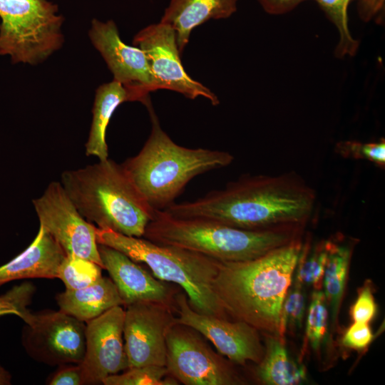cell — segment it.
Instances as JSON below:
<instances>
[{"mask_svg": "<svg viewBox=\"0 0 385 385\" xmlns=\"http://www.w3.org/2000/svg\"><path fill=\"white\" fill-rule=\"evenodd\" d=\"M314 190L297 175L242 177L193 201L163 210L177 217L201 218L250 230L301 229L312 214Z\"/></svg>", "mask_w": 385, "mask_h": 385, "instance_id": "obj_1", "label": "cell"}, {"mask_svg": "<svg viewBox=\"0 0 385 385\" xmlns=\"http://www.w3.org/2000/svg\"><path fill=\"white\" fill-rule=\"evenodd\" d=\"M302 246L297 238L252 260L220 261L213 288L227 314L279 338L282 307Z\"/></svg>", "mask_w": 385, "mask_h": 385, "instance_id": "obj_2", "label": "cell"}, {"mask_svg": "<svg viewBox=\"0 0 385 385\" xmlns=\"http://www.w3.org/2000/svg\"><path fill=\"white\" fill-rule=\"evenodd\" d=\"M145 106L150 134L140 152L121 165L149 205L163 210L174 203L192 178L226 167L234 158L225 151L178 145L162 129L150 101Z\"/></svg>", "mask_w": 385, "mask_h": 385, "instance_id": "obj_3", "label": "cell"}, {"mask_svg": "<svg viewBox=\"0 0 385 385\" xmlns=\"http://www.w3.org/2000/svg\"><path fill=\"white\" fill-rule=\"evenodd\" d=\"M61 183L80 214L101 229L141 237L156 210L144 199L121 164L107 158L64 171Z\"/></svg>", "mask_w": 385, "mask_h": 385, "instance_id": "obj_4", "label": "cell"}, {"mask_svg": "<svg viewBox=\"0 0 385 385\" xmlns=\"http://www.w3.org/2000/svg\"><path fill=\"white\" fill-rule=\"evenodd\" d=\"M299 230H244L210 220L173 217L156 210L143 237L221 262H239L255 259L299 238Z\"/></svg>", "mask_w": 385, "mask_h": 385, "instance_id": "obj_5", "label": "cell"}, {"mask_svg": "<svg viewBox=\"0 0 385 385\" xmlns=\"http://www.w3.org/2000/svg\"><path fill=\"white\" fill-rule=\"evenodd\" d=\"M98 244L115 249L136 262L146 265L158 279L175 284L185 292L196 312L226 318L213 288L219 260L184 248L160 245L145 237L127 236L96 227Z\"/></svg>", "mask_w": 385, "mask_h": 385, "instance_id": "obj_6", "label": "cell"}, {"mask_svg": "<svg viewBox=\"0 0 385 385\" xmlns=\"http://www.w3.org/2000/svg\"><path fill=\"white\" fill-rule=\"evenodd\" d=\"M47 0H0V55L31 65L46 60L63 42V18Z\"/></svg>", "mask_w": 385, "mask_h": 385, "instance_id": "obj_7", "label": "cell"}, {"mask_svg": "<svg viewBox=\"0 0 385 385\" xmlns=\"http://www.w3.org/2000/svg\"><path fill=\"white\" fill-rule=\"evenodd\" d=\"M86 323L59 309L31 314L22 331L26 353L48 366L81 364L86 344Z\"/></svg>", "mask_w": 385, "mask_h": 385, "instance_id": "obj_8", "label": "cell"}, {"mask_svg": "<svg viewBox=\"0 0 385 385\" xmlns=\"http://www.w3.org/2000/svg\"><path fill=\"white\" fill-rule=\"evenodd\" d=\"M33 205L44 228L66 255L91 260L103 269L95 227L78 211L59 182L51 183Z\"/></svg>", "mask_w": 385, "mask_h": 385, "instance_id": "obj_9", "label": "cell"}, {"mask_svg": "<svg viewBox=\"0 0 385 385\" xmlns=\"http://www.w3.org/2000/svg\"><path fill=\"white\" fill-rule=\"evenodd\" d=\"M166 368L185 385H232L239 379L227 362L192 332L176 323L166 336Z\"/></svg>", "mask_w": 385, "mask_h": 385, "instance_id": "obj_10", "label": "cell"}, {"mask_svg": "<svg viewBox=\"0 0 385 385\" xmlns=\"http://www.w3.org/2000/svg\"><path fill=\"white\" fill-rule=\"evenodd\" d=\"M123 339L128 368L166 365V336L175 324L173 306L139 302L125 307Z\"/></svg>", "mask_w": 385, "mask_h": 385, "instance_id": "obj_11", "label": "cell"}, {"mask_svg": "<svg viewBox=\"0 0 385 385\" xmlns=\"http://www.w3.org/2000/svg\"><path fill=\"white\" fill-rule=\"evenodd\" d=\"M133 44L145 53L159 89L173 91L190 99L203 97L213 106L219 103L214 93L185 71L176 34L170 25L160 21L146 26L135 36Z\"/></svg>", "mask_w": 385, "mask_h": 385, "instance_id": "obj_12", "label": "cell"}, {"mask_svg": "<svg viewBox=\"0 0 385 385\" xmlns=\"http://www.w3.org/2000/svg\"><path fill=\"white\" fill-rule=\"evenodd\" d=\"M175 303L176 322L202 334L231 361L245 364L250 361L258 364L262 361L265 348L254 327L240 320L231 322L199 313L190 307L185 293L176 294Z\"/></svg>", "mask_w": 385, "mask_h": 385, "instance_id": "obj_13", "label": "cell"}, {"mask_svg": "<svg viewBox=\"0 0 385 385\" xmlns=\"http://www.w3.org/2000/svg\"><path fill=\"white\" fill-rule=\"evenodd\" d=\"M88 35L113 76L131 94L133 101L146 105L149 93L159 90L144 51L125 44L113 21L93 19Z\"/></svg>", "mask_w": 385, "mask_h": 385, "instance_id": "obj_14", "label": "cell"}, {"mask_svg": "<svg viewBox=\"0 0 385 385\" xmlns=\"http://www.w3.org/2000/svg\"><path fill=\"white\" fill-rule=\"evenodd\" d=\"M125 309L114 307L86 323V352L80 364L84 384H103L128 369L123 339Z\"/></svg>", "mask_w": 385, "mask_h": 385, "instance_id": "obj_15", "label": "cell"}, {"mask_svg": "<svg viewBox=\"0 0 385 385\" xmlns=\"http://www.w3.org/2000/svg\"><path fill=\"white\" fill-rule=\"evenodd\" d=\"M98 252L125 307L139 302H155L173 306L175 294L168 285L121 252L98 244Z\"/></svg>", "mask_w": 385, "mask_h": 385, "instance_id": "obj_16", "label": "cell"}, {"mask_svg": "<svg viewBox=\"0 0 385 385\" xmlns=\"http://www.w3.org/2000/svg\"><path fill=\"white\" fill-rule=\"evenodd\" d=\"M66 253L41 226L33 242L21 253L0 267V286L13 280L58 278Z\"/></svg>", "mask_w": 385, "mask_h": 385, "instance_id": "obj_17", "label": "cell"}, {"mask_svg": "<svg viewBox=\"0 0 385 385\" xmlns=\"http://www.w3.org/2000/svg\"><path fill=\"white\" fill-rule=\"evenodd\" d=\"M237 0H170L160 21L176 34L179 51L187 46L192 30L210 19H227L237 10Z\"/></svg>", "mask_w": 385, "mask_h": 385, "instance_id": "obj_18", "label": "cell"}, {"mask_svg": "<svg viewBox=\"0 0 385 385\" xmlns=\"http://www.w3.org/2000/svg\"><path fill=\"white\" fill-rule=\"evenodd\" d=\"M56 300L61 311L84 322L123 305L113 280L103 277L86 287L66 289L56 296Z\"/></svg>", "mask_w": 385, "mask_h": 385, "instance_id": "obj_19", "label": "cell"}, {"mask_svg": "<svg viewBox=\"0 0 385 385\" xmlns=\"http://www.w3.org/2000/svg\"><path fill=\"white\" fill-rule=\"evenodd\" d=\"M126 101H133L131 94L115 80L103 83L97 88L91 130L86 143V155L96 156L99 160L108 158L106 139L107 127L115 109Z\"/></svg>", "mask_w": 385, "mask_h": 385, "instance_id": "obj_20", "label": "cell"}, {"mask_svg": "<svg viewBox=\"0 0 385 385\" xmlns=\"http://www.w3.org/2000/svg\"><path fill=\"white\" fill-rule=\"evenodd\" d=\"M258 365L257 374L265 384L293 385L306 379L304 368L291 359L284 341L273 335L266 338L265 354Z\"/></svg>", "mask_w": 385, "mask_h": 385, "instance_id": "obj_21", "label": "cell"}, {"mask_svg": "<svg viewBox=\"0 0 385 385\" xmlns=\"http://www.w3.org/2000/svg\"><path fill=\"white\" fill-rule=\"evenodd\" d=\"M352 249L348 244L329 240L328 253L322 279L329 316L333 327L337 324Z\"/></svg>", "mask_w": 385, "mask_h": 385, "instance_id": "obj_22", "label": "cell"}, {"mask_svg": "<svg viewBox=\"0 0 385 385\" xmlns=\"http://www.w3.org/2000/svg\"><path fill=\"white\" fill-rule=\"evenodd\" d=\"M327 17L336 26L339 40L335 48L334 55L338 58L356 55L359 41L352 37L349 29L348 7L353 0H314Z\"/></svg>", "mask_w": 385, "mask_h": 385, "instance_id": "obj_23", "label": "cell"}, {"mask_svg": "<svg viewBox=\"0 0 385 385\" xmlns=\"http://www.w3.org/2000/svg\"><path fill=\"white\" fill-rule=\"evenodd\" d=\"M328 247L329 240L317 243L312 250L308 240L302 243L294 272L295 278L304 286L321 289Z\"/></svg>", "mask_w": 385, "mask_h": 385, "instance_id": "obj_24", "label": "cell"}, {"mask_svg": "<svg viewBox=\"0 0 385 385\" xmlns=\"http://www.w3.org/2000/svg\"><path fill=\"white\" fill-rule=\"evenodd\" d=\"M102 267L98 264L74 255H66L58 270V278L66 289L86 287L101 279Z\"/></svg>", "mask_w": 385, "mask_h": 385, "instance_id": "obj_25", "label": "cell"}, {"mask_svg": "<svg viewBox=\"0 0 385 385\" xmlns=\"http://www.w3.org/2000/svg\"><path fill=\"white\" fill-rule=\"evenodd\" d=\"M166 366H140L130 367L122 374L106 378L104 385H177L178 381L169 376Z\"/></svg>", "mask_w": 385, "mask_h": 385, "instance_id": "obj_26", "label": "cell"}, {"mask_svg": "<svg viewBox=\"0 0 385 385\" xmlns=\"http://www.w3.org/2000/svg\"><path fill=\"white\" fill-rule=\"evenodd\" d=\"M329 311L324 292L315 289L312 294L306 321L305 335L314 351H318L325 340Z\"/></svg>", "mask_w": 385, "mask_h": 385, "instance_id": "obj_27", "label": "cell"}, {"mask_svg": "<svg viewBox=\"0 0 385 385\" xmlns=\"http://www.w3.org/2000/svg\"><path fill=\"white\" fill-rule=\"evenodd\" d=\"M304 285L294 278L292 287H289L283 302L280 325L279 339L284 341L287 327L299 329L302 327L305 312L306 298Z\"/></svg>", "mask_w": 385, "mask_h": 385, "instance_id": "obj_28", "label": "cell"}, {"mask_svg": "<svg viewBox=\"0 0 385 385\" xmlns=\"http://www.w3.org/2000/svg\"><path fill=\"white\" fill-rule=\"evenodd\" d=\"M36 292L35 286L30 282H24L13 287L0 296V316L14 314L24 322L31 315L28 306L31 303Z\"/></svg>", "mask_w": 385, "mask_h": 385, "instance_id": "obj_29", "label": "cell"}, {"mask_svg": "<svg viewBox=\"0 0 385 385\" xmlns=\"http://www.w3.org/2000/svg\"><path fill=\"white\" fill-rule=\"evenodd\" d=\"M336 152L344 158L364 159L380 167L385 165V140L361 143L355 140L340 141L337 143Z\"/></svg>", "mask_w": 385, "mask_h": 385, "instance_id": "obj_30", "label": "cell"}, {"mask_svg": "<svg viewBox=\"0 0 385 385\" xmlns=\"http://www.w3.org/2000/svg\"><path fill=\"white\" fill-rule=\"evenodd\" d=\"M376 309L371 285L366 284L359 289L351 309V318L354 322L369 323L375 317Z\"/></svg>", "mask_w": 385, "mask_h": 385, "instance_id": "obj_31", "label": "cell"}, {"mask_svg": "<svg viewBox=\"0 0 385 385\" xmlns=\"http://www.w3.org/2000/svg\"><path fill=\"white\" fill-rule=\"evenodd\" d=\"M373 337L369 323L354 322L344 334L342 343L345 347L361 350L371 344Z\"/></svg>", "mask_w": 385, "mask_h": 385, "instance_id": "obj_32", "label": "cell"}, {"mask_svg": "<svg viewBox=\"0 0 385 385\" xmlns=\"http://www.w3.org/2000/svg\"><path fill=\"white\" fill-rule=\"evenodd\" d=\"M50 385H83L80 364H68L59 366L47 381Z\"/></svg>", "mask_w": 385, "mask_h": 385, "instance_id": "obj_33", "label": "cell"}, {"mask_svg": "<svg viewBox=\"0 0 385 385\" xmlns=\"http://www.w3.org/2000/svg\"><path fill=\"white\" fill-rule=\"evenodd\" d=\"M359 17L363 21L375 20L382 24L384 16L385 0H356Z\"/></svg>", "mask_w": 385, "mask_h": 385, "instance_id": "obj_34", "label": "cell"}, {"mask_svg": "<svg viewBox=\"0 0 385 385\" xmlns=\"http://www.w3.org/2000/svg\"><path fill=\"white\" fill-rule=\"evenodd\" d=\"M263 9L270 14L280 15L293 10L307 0H257Z\"/></svg>", "mask_w": 385, "mask_h": 385, "instance_id": "obj_35", "label": "cell"}, {"mask_svg": "<svg viewBox=\"0 0 385 385\" xmlns=\"http://www.w3.org/2000/svg\"><path fill=\"white\" fill-rule=\"evenodd\" d=\"M8 381L7 374L0 367V384H4Z\"/></svg>", "mask_w": 385, "mask_h": 385, "instance_id": "obj_36", "label": "cell"}]
</instances>
